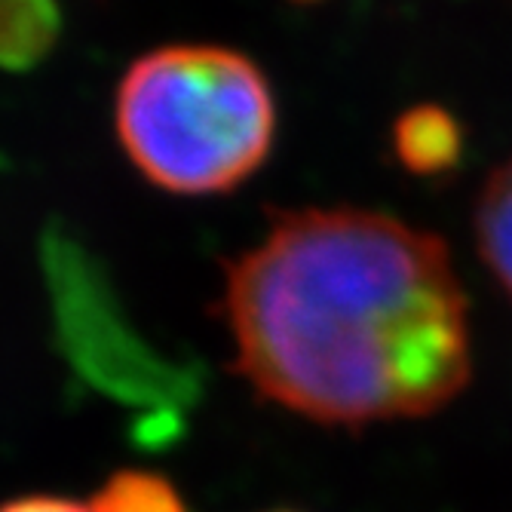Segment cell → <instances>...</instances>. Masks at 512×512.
I'll return each instance as SVG.
<instances>
[{
    "instance_id": "7",
    "label": "cell",
    "mask_w": 512,
    "mask_h": 512,
    "mask_svg": "<svg viewBox=\"0 0 512 512\" xmlns=\"http://www.w3.org/2000/svg\"><path fill=\"white\" fill-rule=\"evenodd\" d=\"M0 512H92V506H83L65 497H22V500L0 506Z\"/></svg>"
},
{
    "instance_id": "5",
    "label": "cell",
    "mask_w": 512,
    "mask_h": 512,
    "mask_svg": "<svg viewBox=\"0 0 512 512\" xmlns=\"http://www.w3.org/2000/svg\"><path fill=\"white\" fill-rule=\"evenodd\" d=\"M53 0H0V68H28L53 50L59 37Z\"/></svg>"
},
{
    "instance_id": "3",
    "label": "cell",
    "mask_w": 512,
    "mask_h": 512,
    "mask_svg": "<svg viewBox=\"0 0 512 512\" xmlns=\"http://www.w3.org/2000/svg\"><path fill=\"white\" fill-rule=\"evenodd\" d=\"M396 163L417 178H439L457 169L467 148L463 123L442 105H414L402 111L390 132Z\"/></svg>"
},
{
    "instance_id": "4",
    "label": "cell",
    "mask_w": 512,
    "mask_h": 512,
    "mask_svg": "<svg viewBox=\"0 0 512 512\" xmlns=\"http://www.w3.org/2000/svg\"><path fill=\"white\" fill-rule=\"evenodd\" d=\"M476 252L512 301V160L497 166L473 212Z\"/></svg>"
},
{
    "instance_id": "1",
    "label": "cell",
    "mask_w": 512,
    "mask_h": 512,
    "mask_svg": "<svg viewBox=\"0 0 512 512\" xmlns=\"http://www.w3.org/2000/svg\"><path fill=\"white\" fill-rule=\"evenodd\" d=\"M221 313L249 387L316 424L424 417L473 378L470 304L445 240L387 212H283L227 264Z\"/></svg>"
},
{
    "instance_id": "8",
    "label": "cell",
    "mask_w": 512,
    "mask_h": 512,
    "mask_svg": "<svg viewBox=\"0 0 512 512\" xmlns=\"http://www.w3.org/2000/svg\"><path fill=\"white\" fill-rule=\"evenodd\" d=\"M298 4H313V0H298Z\"/></svg>"
},
{
    "instance_id": "9",
    "label": "cell",
    "mask_w": 512,
    "mask_h": 512,
    "mask_svg": "<svg viewBox=\"0 0 512 512\" xmlns=\"http://www.w3.org/2000/svg\"><path fill=\"white\" fill-rule=\"evenodd\" d=\"M279 512H289V509H279Z\"/></svg>"
},
{
    "instance_id": "6",
    "label": "cell",
    "mask_w": 512,
    "mask_h": 512,
    "mask_svg": "<svg viewBox=\"0 0 512 512\" xmlns=\"http://www.w3.org/2000/svg\"><path fill=\"white\" fill-rule=\"evenodd\" d=\"M92 512H188L178 491L154 473H117L96 497Z\"/></svg>"
},
{
    "instance_id": "2",
    "label": "cell",
    "mask_w": 512,
    "mask_h": 512,
    "mask_svg": "<svg viewBox=\"0 0 512 512\" xmlns=\"http://www.w3.org/2000/svg\"><path fill=\"white\" fill-rule=\"evenodd\" d=\"M114 126L123 154L154 188L212 197L240 188L270 157L276 99L249 56L178 43L126 68Z\"/></svg>"
}]
</instances>
